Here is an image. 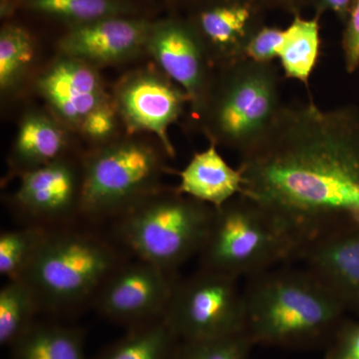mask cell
<instances>
[{
	"label": "cell",
	"instance_id": "cell-26",
	"mask_svg": "<svg viewBox=\"0 0 359 359\" xmlns=\"http://www.w3.org/2000/svg\"><path fill=\"white\" fill-rule=\"evenodd\" d=\"M255 346L243 332L218 339L179 341L172 359H250Z\"/></svg>",
	"mask_w": 359,
	"mask_h": 359
},
{
	"label": "cell",
	"instance_id": "cell-32",
	"mask_svg": "<svg viewBox=\"0 0 359 359\" xmlns=\"http://www.w3.org/2000/svg\"><path fill=\"white\" fill-rule=\"evenodd\" d=\"M264 6L280 7L292 13H299L304 7L314 6L316 0H261Z\"/></svg>",
	"mask_w": 359,
	"mask_h": 359
},
{
	"label": "cell",
	"instance_id": "cell-29",
	"mask_svg": "<svg viewBox=\"0 0 359 359\" xmlns=\"http://www.w3.org/2000/svg\"><path fill=\"white\" fill-rule=\"evenodd\" d=\"M342 34L341 48L344 67L348 74L359 68V0H353Z\"/></svg>",
	"mask_w": 359,
	"mask_h": 359
},
{
	"label": "cell",
	"instance_id": "cell-10",
	"mask_svg": "<svg viewBox=\"0 0 359 359\" xmlns=\"http://www.w3.org/2000/svg\"><path fill=\"white\" fill-rule=\"evenodd\" d=\"M177 278L137 259L123 264L106 280L93 304L103 316L136 327L164 318Z\"/></svg>",
	"mask_w": 359,
	"mask_h": 359
},
{
	"label": "cell",
	"instance_id": "cell-21",
	"mask_svg": "<svg viewBox=\"0 0 359 359\" xmlns=\"http://www.w3.org/2000/svg\"><path fill=\"white\" fill-rule=\"evenodd\" d=\"M179 341L162 318L130 328L97 359H172Z\"/></svg>",
	"mask_w": 359,
	"mask_h": 359
},
{
	"label": "cell",
	"instance_id": "cell-2",
	"mask_svg": "<svg viewBox=\"0 0 359 359\" xmlns=\"http://www.w3.org/2000/svg\"><path fill=\"white\" fill-rule=\"evenodd\" d=\"M245 332L255 346L309 349L330 344L344 306L308 269H269L244 292Z\"/></svg>",
	"mask_w": 359,
	"mask_h": 359
},
{
	"label": "cell",
	"instance_id": "cell-12",
	"mask_svg": "<svg viewBox=\"0 0 359 359\" xmlns=\"http://www.w3.org/2000/svg\"><path fill=\"white\" fill-rule=\"evenodd\" d=\"M145 51L186 92L193 114H199L215 69L191 23L178 20L153 23Z\"/></svg>",
	"mask_w": 359,
	"mask_h": 359
},
{
	"label": "cell",
	"instance_id": "cell-8",
	"mask_svg": "<svg viewBox=\"0 0 359 359\" xmlns=\"http://www.w3.org/2000/svg\"><path fill=\"white\" fill-rule=\"evenodd\" d=\"M164 320L180 341L240 334L245 332L244 292L238 278L200 269L177 280Z\"/></svg>",
	"mask_w": 359,
	"mask_h": 359
},
{
	"label": "cell",
	"instance_id": "cell-25",
	"mask_svg": "<svg viewBox=\"0 0 359 359\" xmlns=\"http://www.w3.org/2000/svg\"><path fill=\"white\" fill-rule=\"evenodd\" d=\"M47 229L23 226L0 236V273L8 280L20 278L39 249Z\"/></svg>",
	"mask_w": 359,
	"mask_h": 359
},
{
	"label": "cell",
	"instance_id": "cell-23",
	"mask_svg": "<svg viewBox=\"0 0 359 359\" xmlns=\"http://www.w3.org/2000/svg\"><path fill=\"white\" fill-rule=\"evenodd\" d=\"M30 11L65 20L71 26L104 18H119L129 11L121 0H25Z\"/></svg>",
	"mask_w": 359,
	"mask_h": 359
},
{
	"label": "cell",
	"instance_id": "cell-16",
	"mask_svg": "<svg viewBox=\"0 0 359 359\" xmlns=\"http://www.w3.org/2000/svg\"><path fill=\"white\" fill-rule=\"evenodd\" d=\"M306 268L346 306L359 302V229L323 238L302 252Z\"/></svg>",
	"mask_w": 359,
	"mask_h": 359
},
{
	"label": "cell",
	"instance_id": "cell-30",
	"mask_svg": "<svg viewBox=\"0 0 359 359\" xmlns=\"http://www.w3.org/2000/svg\"><path fill=\"white\" fill-rule=\"evenodd\" d=\"M325 359H359V323L340 325L328 344Z\"/></svg>",
	"mask_w": 359,
	"mask_h": 359
},
{
	"label": "cell",
	"instance_id": "cell-28",
	"mask_svg": "<svg viewBox=\"0 0 359 359\" xmlns=\"http://www.w3.org/2000/svg\"><path fill=\"white\" fill-rule=\"evenodd\" d=\"M285 29L275 26H262L250 37L245 48V59L256 62H273L282 46Z\"/></svg>",
	"mask_w": 359,
	"mask_h": 359
},
{
	"label": "cell",
	"instance_id": "cell-3",
	"mask_svg": "<svg viewBox=\"0 0 359 359\" xmlns=\"http://www.w3.org/2000/svg\"><path fill=\"white\" fill-rule=\"evenodd\" d=\"M77 224L47 229L20 278L32 287L41 313H68L93 304L106 280L127 262V250L112 235Z\"/></svg>",
	"mask_w": 359,
	"mask_h": 359
},
{
	"label": "cell",
	"instance_id": "cell-1",
	"mask_svg": "<svg viewBox=\"0 0 359 359\" xmlns=\"http://www.w3.org/2000/svg\"><path fill=\"white\" fill-rule=\"evenodd\" d=\"M243 195L287 224L302 252L359 229V109L283 105L254 147L240 155Z\"/></svg>",
	"mask_w": 359,
	"mask_h": 359
},
{
	"label": "cell",
	"instance_id": "cell-5",
	"mask_svg": "<svg viewBox=\"0 0 359 359\" xmlns=\"http://www.w3.org/2000/svg\"><path fill=\"white\" fill-rule=\"evenodd\" d=\"M280 76L273 62L245 59L215 70L197 115L211 143L244 154L261 140L282 109Z\"/></svg>",
	"mask_w": 359,
	"mask_h": 359
},
{
	"label": "cell",
	"instance_id": "cell-13",
	"mask_svg": "<svg viewBox=\"0 0 359 359\" xmlns=\"http://www.w3.org/2000/svg\"><path fill=\"white\" fill-rule=\"evenodd\" d=\"M261 0H208L189 20L215 70L245 60L250 37L263 23Z\"/></svg>",
	"mask_w": 359,
	"mask_h": 359
},
{
	"label": "cell",
	"instance_id": "cell-9",
	"mask_svg": "<svg viewBox=\"0 0 359 359\" xmlns=\"http://www.w3.org/2000/svg\"><path fill=\"white\" fill-rule=\"evenodd\" d=\"M113 101L129 133L156 135L168 157H175L168 130L190 104L178 84L160 69L135 71L117 85Z\"/></svg>",
	"mask_w": 359,
	"mask_h": 359
},
{
	"label": "cell",
	"instance_id": "cell-6",
	"mask_svg": "<svg viewBox=\"0 0 359 359\" xmlns=\"http://www.w3.org/2000/svg\"><path fill=\"white\" fill-rule=\"evenodd\" d=\"M215 209L173 191L163 190L113 221L112 237L137 259L169 273L204 247Z\"/></svg>",
	"mask_w": 359,
	"mask_h": 359
},
{
	"label": "cell",
	"instance_id": "cell-11",
	"mask_svg": "<svg viewBox=\"0 0 359 359\" xmlns=\"http://www.w3.org/2000/svg\"><path fill=\"white\" fill-rule=\"evenodd\" d=\"M82 162L67 157L20 175L13 204L25 226L52 229L81 218Z\"/></svg>",
	"mask_w": 359,
	"mask_h": 359
},
{
	"label": "cell",
	"instance_id": "cell-31",
	"mask_svg": "<svg viewBox=\"0 0 359 359\" xmlns=\"http://www.w3.org/2000/svg\"><path fill=\"white\" fill-rule=\"evenodd\" d=\"M353 4V0H316L314 6L318 11L316 15L320 16L325 11H332L340 20L346 22Z\"/></svg>",
	"mask_w": 359,
	"mask_h": 359
},
{
	"label": "cell",
	"instance_id": "cell-27",
	"mask_svg": "<svg viewBox=\"0 0 359 359\" xmlns=\"http://www.w3.org/2000/svg\"><path fill=\"white\" fill-rule=\"evenodd\" d=\"M119 119L114 101L110 98L86 116L79 130L89 140L104 145L114 141L113 135L116 133Z\"/></svg>",
	"mask_w": 359,
	"mask_h": 359
},
{
	"label": "cell",
	"instance_id": "cell-18",
	"mask_svg": "<svg viewBox=\"0 0 359 359\" xmlns=\"http://www.w3.org/2000/svg\"><path fill=\"white\" fill-rule=\"evenodd\" d=\"M67 136L57 121L40 112L27 113L21 120L11 156V169L25 172L65 157Z\"/></svg>",
	"mask_w": 359,
	"mask_h": 359
},
{
	"label": "cell",
	"instance_id": "cell-7",
	"mask_svg": "<svg viewBox=\"0 0 359 359\" xmlns=\"http://www.w3.org/2000/svg\"><path fill=\"white\" fill-rule=\"evenodd\" d=\"M164 150L137 139L99 146L81 161V218L90 224L114 221L164 190Z\"/></svg>",
	"mask_w": 359,
	"mask_h": 359
},
{
	"label": "cell",
	"instance_id": "cell-22",
	"mask_svg": "<svg viewBox=\"0 0 359 359\" xmlns=\"http://www.w3.org/2000/svg\"><path fill=\"white\" fill-rule=\"evenodd\" d=\"M41 313L36 295L22 278L9 280L0 290V344L13 346Z\"/></svg>",
	"mask_w": 359,
	"mask_h": 359
},
{
	"label": "cell",
	"instance_id": "cell-19",
	"mask_svg": "<svg viewBox=\"0 0 359 359\" xmlns=\"http://www.w3.org/2000/svg\"><path fill=\"white\" fill-rule=\"evenodd\" d=\"M11 359H88L79 328L34 323L11 346Z\"/></svg>",
	"mask_w": 359,
	"mask_h": 359
},
{
	"label": "cell",
	"instance_id": "cell-14",
	"mask_svg": "<svg viewBox=\"0 0 359 359\" xmlns=\"http://www.w3.org/2000/svg\"><path fill=\"white\" fill-rule=\"evenodd\" d=\"M37 90L61 123L78 130L90 112L111 98L98 67L63 54L42 73Z\"/></svg>",
	"mask_w": 359,
	"mask_h": 359
},
{
	"label": "cell",
	"instance_id": "cell-20",
	"mask_svg": "<svg viewBox=\"0 0 359 359\" xmlns=\"http://www.w3.org/2000/svg\"><path fill=\"white\" fill-rule=\"evenodd\" d=\"M318 16L304 18L295 14L285 29V37L278 59L285 78L309 86L320 54Z\"/></svg>",
	"mask_w": 359,
	"mask_h": 359
},
{
	"label": "cell",
	"instance_id": "cell-4",
	"mask_svg": "<svg viewBox=\"0 0 359 359\" xmlns=\"http://www.w3.org/2000/svg\"><path fill=\"white\" fill-rule=\"evenodd\" d=\"M302 245L282 219L240 195L215 209L201 250L200 269L240 278H252L301 257Z\"/></svg>",
	"mask_w": 359,
	"mask_h": 359
},
{
	"label": "cell",
	"instance_id": "cell-24",
	"mask_svg": "<svg viewBox=\"0 0 359 359\" xmlns=\"http://www.w3.org/2000/svg\"><path fill=\"white\" fill-rule=\"evenodd\" d=\"M34 57L29 33L18 25H6L0 32V89L13 91L25 78Z\"/></svg>",
	"mask_w": 359,
	"mask_h": 359
},
{
	"label": "cell",
	"instance_id": "cell-17",
	"mask_svg": "<svg viewBox=\"0 0 359 359\" xmlns=\"http://www.w3.org/2000/svg\"><path fill=\"white\" fill-rule=\"evenodd\" d=\"M218 146L210 143L196 153L180 172L176 191L193 199L219 209L243 193L244 178L240 169L231 167L218 152Z\"/></svg>",
	"mask_w": 359,
	"mask_h": 359
},
{
	"label": "cell",
	"instance_id": "cell-15",
	"mask_svg": "<svg viewBox=\"0 0 359 359\" xmlns=\"http://www.w3.org/2000/svg\"><path fill=\"white\" fill-rule=\"evenodd\" d=\"M153 23L124 16L71 26L59 43L63 55L96 66L130 60L145 51Z\"/></svg>",
	"mask_w": 359,
	"mask_h": 359
}]
</instances>
